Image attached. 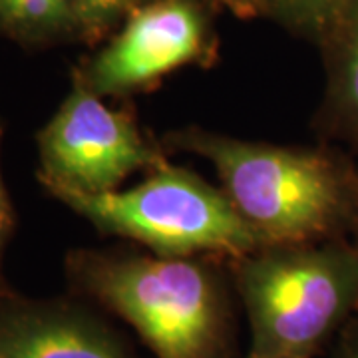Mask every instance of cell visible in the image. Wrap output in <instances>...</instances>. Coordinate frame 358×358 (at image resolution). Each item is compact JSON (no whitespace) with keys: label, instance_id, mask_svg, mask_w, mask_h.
<instances>
[{"label":"cell","instance_id":"obj_7","mask_svg":"<svg viewBox=\"0 0 358 358\" xmlns=\"http://www.w3.org/2000/svg\"><path fill=\"white\" fill-rule=\"evenodd\" d=\"M0 358H126L86 322L60 315L24 317L0 331Z\"/></svg>","mask_w":358,"mask_h":358},{"label":"cell","instance_id":"obj_1","mask_svg":"<svg viewBox=\"0 0 358 358\" xmlns=\"http://www.w3.org/2000/svg\"><path fill=\"white\" fill-rule=\"evenodd\" d=\"M169 141L213 164L221 189L265 247L308 243L343 213V178L319 152L235 140L199 128L171 134Z\"/></svg>","mask_w":358,"mask_h":358},{"label":"cell","instance_id":"obj_13","mask_svg":"<svg viewBox=\"0 0 358 358\" xmlns=\"http://www.w3.org/2000/svg\"><path fill=\"white\" fill-rule=\"evenodd\" d=\"M10 223V211H8V201H6V193L2 187V179H0V245L4 239V233L8 229Z\"/></svg>","mask_w":358,"mask_h":358},{"label":"cell","instance_id":"obj_6","mask_svg":"<svg viewBox=\"0 0 358 358\" xmlns=\"http://www.w3.org/2000/svg\"><path fill=\"white\" fill-rule=\"evenodd\" d=\"M207 52V24L189 0H159L129 22L90 62L82 82L98 96H124L155 84Z\"/></svg>","mask_w":358,"mask_h":358},{"label":"cell","instance_id":"obj_8","mask_svg":"<svg viewBox=\"0 0 358 358\" xmlns=\"http://www.w3.org/2000/svg\"><path fill=\"white\" fill-rule=\"evenodd\" d=\"M0 26L30 36L80 26L76 0H0Z\"/></svg>","mask_w":358,"mask_h":358},{"label":"cell","instance_id":"obj_11","mask_svg":"<svg viewBox=\"0 0 358 358\" xmlns=\"http://www.w3.org/2000/svg\"><path fill=\"white\" fill-rule=\"evenodd\" d=\"M138 2L140 0H76L78 24L90 32H98Z\"/></svg>","mask_w":358,"mask_h":358},{"label":"cell","instance_id":"obj_4","mask_svg":"<svg viewBox=\"0 0 358 358\" xmlns=\"http://www.w3.org/2000/svg\"><path fill=\"white\" fill-rule=\"evenodd\" d=\"M86 282L157 358L215 357L221 341L217 282L192 257H96L86 267Z\"/></svg>","mask_w":358,"mask_h":358},{"label":"cell","instance_id":"obj_12","mask_svg":"<svg viewBox=\"0 0 358 358\" xmlns=\"http://www.w3.org/2000/svg\"><path fill=\"white\" fill-rule=\"evenodd\" d=\"M336 358H358V327H355L348 333L346 341L343 343V348H341V352H338Z\"/></svg>","mask_w":358,"mask_h":358},{"label":"cell","instance_id":"obj_9","mask_svg":"<svg viewBox=\"0 0 358 358\" xmlns=\"http://www.w3.org/2000/svg\"><path fill=\"white\" fill-rule=\"evenodd\" d=\"M336 72V103L358 126V2L348 16L345 46Z\"/></svg>","mask_w":358,"mask_h":358},{"label":"cell","instance_id":"obj_3","mask_svg":"<svg viewBox=\"0 0 358 358\" xmlns=\"http://www.w3.org/2000/svg\"><path fill=\"white\" fill-rule=\"evenodd\" d=\"M96 227L134 239L162 257H193L219 251L245 257L265 245L223 189L179 167L152 169L129 189L106 193H58Z\"/></svg>","mask_w":358,"mask_h":358},{"label":"cell","instance_id":"obj_10","mask_svg":"<svg viewBox=\"0 0 358 358\" xmlns=\"http://www.w3.org/2000/svg\"><path fill=\"white\" fill-rule=\"evenodd\" d=\"M277 4L294 22L319 28L338 16L350 0H277Z\"/></svg>","mask_w":358,"mask_h":358},{"label":"cell","instance_id":"obj_2","mask_svg":"<svg viewBox=\"0 0 358 358\" xmlns=\"http://www.w3.org/2000/svg\"><path fill=\"white\" fill-rule=\"evenodd\" d=\"M249 358H308L358 305V251L273 245L239 257Z\"/></svg>","mask_w":358,"mask_h":358},{"label":"cell","instance_id":"obj_5","mask_svg":"<svg viewBox=\"0 0 358 358\" xmlns=\"http://www.w3.org/2000/svg\"><path fill=\"white\" fill-rule=\"evenodd\" d=\"M42 179L58 193H106L140 169L164 166L134 117L102 102L78 80L60 110L40 131Z\"/></svg>","mask_w":358,"mask_h":358},{"label":"cell","instance_id":"obj_14","mask_svg":"<svg viewBox=\"0 0 358 358\" xmlns=\"http://www.w3.org/2000/svg\"><path fill=\"white\" fill-rule=\"evenodd\" d=\"M229 2H237V4H243V2H247V0H229Z\"/></svg>","mask_w":358,"mask_h":358}]
</instances>
